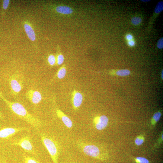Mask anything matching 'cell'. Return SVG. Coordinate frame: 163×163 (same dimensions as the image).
Masks as SVG:
<instances>
[{
    "label": "cell",
    "instance_id": "30bf717a",
    "mask_svg": "<svg viewBox=\"0 0 163 163\" xmlns=\"http://www.w3.org/2000/svg\"><path fill=\"white\" fill-rule=\"evenodd\" d=\"M83 101V96L80 92L75 91L73 95L72 104L74 108L77 109L81 105Z\"/></svg>",
    "mask_w": 163,
    "mask_h": 163
},
{
    "label": "cell",
    "instance_id": "5bb4252c",
    "mask_svg": "<svg viewBox=\"0 0 163 163\" xmlns=\"http://www.w3.org/2000/svg\"><path fill=\"white\" fill-rule=\"evenodd\" d=\"M23 163H41L35 157L24 155L23 158Z\"/></svg>",
    "mask_w": 163,
    "mask_h": 163
},
{
    "label": "cell",
    "instance_id": "83f0119b",
    "mask_svg": "<svg viewBox=\"0 0 163 163\" xmlns=\"http://www.w3.org/2000/svg\"><path fill=\"white\" fill-rule=\"evenodd\" d=\"M3 118V116L1 113H0V118Z\"/></svg>",
    "mask_w": 163,
    "mask_h": 163
},
{
    "label": "cell",
    "instance_id": "f546056e",
    "mask_svg": "<svg viewBox=\"0 0 163 163\" xmlns=\"http://www.w3.org/2000/svg\"><path fill=\"white\" fill-rule=\"evenodd\" d=\"M0 163H5L4 161H1Z\"/></svg>",
    "mask_w": 163,
    "mask_h": 163
},
{
    "label": "cell",
    "instance_id": "4dcf8cb0",
    "mask_svg": "<svg viewBox=\"0 0 163 163\" xmlns=\"http://www.w3.org/2000/svg\"></svg>",
    "mask_w": 163,
    "mask_h": 163
},
{
    "label": "cell",
    "instance_id": "8fae6325",
    "mask_svg": "<svg viewBox=\"0 0 163 163\" xmlns=\"http://www.w3.org/2000/svg\"><path fill=\"white\" fill-rule=\"evenodd\" d=\"M24 28L28 38L31 41H34L36 40V35L31 26L28 24L25 23L24 24Z\"/></svg>",
    "mask_w": 163,
    "mask_h": 163
},
{
    "label": "cell",
    "instance_id": "ac0fdd59",
    "mask_svg": "<svg viewBox=\"0 0 163 163\" xmlns=\"http://www.w3.org/2000/svg\"><path fill=\"white\" fill-rule=\"evenodd\" d=\"M142 22L141 18L139 17H134L131 19V22L134 25L139 24Z\"/></svg>",
    "mask_w": 163,
    "mask_h": 163
},
{
    "label": "cell",
    "instance_id": "4316f807",
    "mask_svg": "<svg viewBox=\"0 0 163 163\" xmlns=\"http://www.w3.org/2000/svg\"><path fill=\"white\" fill-rule=\"evenodd\" d=\"M142 2H149L150 1V0H140Z\"/></svg>",
    "mask_w": 163,
    "mask_h": 163
},
{
    "label": "cell",
    "instance_id": "6da1fadb",
    "mask_svg": "<svg viewBox=\"0 0 163 163\" xmlns=\"http://www.w3.org/2000/svg\"><path fill=\"white\" fill-rule=\"evenodd\" d=\"M0 97L5 102L11 112L16 117L30 124L36 130L39 131L42 122L38 118L29 113L21 104L6 100L0 91Z\"/></svg>",
    "mask_w": 163,
    "mask_h": 163
},
{
    "label": "cell",
    "instance_id": "ba28073f",
    "mask_svg": "<svg viewBox=\"0 0 163 163\" xmlns=\"http://www.w3.org/2000/svg\"><path fill=\"white\" fill-rule=\"evenodd\" d=\"M94 125L98 130H102L107 126L108 122V118L105 115H103L95 117L93 120Z\"/></svg>",
    "mask_w": 163,
    "mask_h": 163
},
{
    "label": "cell",
    "instance_id": "277c9868",
    "mask_svg": "<svg viewBox=\"0 0 163 163\" xmlns=\"http://www.w3.org/2000/svg\"><path fill=\"white\" fill-rule=\"evenodd\" d=\"M11 144L18 146L22 148L27 153L37 156L36 149L29 135H26L21 137L13 139Z\"/></svg>",
    "mask_w": 163,
    "mask_h": 163
},
{
    "label": "cell",
    "instance_id": "9a60e30c",
    "mask_svg": "<svg viewBox=\"0 0 163 163\" xmlns=\"http://www.w3.org/2000/svg\"><path fill=\"white\" fill-rule=\"evenodd\" d=\"M66 70L64 67H61L57 73V76L59 79L63 78L66 75Z\"/></svg>",
    "mask_w": 163,
    "mask_h": 163
},
{
    "label": "cell",
    "instance_id": "f1b7e54d",
    "mask_svg": "<svg viewBox=\"0 0 163 163\" xmlns=\"http://www.w3.org/2000/svg\"><path fill=\"white\" fill-rule=\"evenodd\" d=\"M161 78L162 79L163 78V70H162V71L161 72Z\"/></svg>",
    "mask_w": 163,
    "mask_h": 163
},
{
    "label": "cell",
    "instance_id": "7c38bea8",
    "mask_svg": "<svg viewBox=\"0 0 163 163\" xmlns=\"http://www.w3.org/2000/svg\"><path fill=\"white\" fill-rule=\"evenodd\" d=\"M163 9V1L159 2L156 5L154 11L153 16L151 18L149 24V26H151L153 23L155 18L157 17V16L160 13Z\"/></svg>",
    "mask_w": 163,
    "mask_h": 163
},
{
    "label": "cell",
    "instance_id": "603a6c76",
    "mask_svg": "<svg viewBox=\"0 0 163 163\" xmlns=\"http://www.w3.org/2000/svg\"><path fill=\"white\" fill-rule=\"evenodd\" d=\"M157 46L158 48L161 49L163 48V38H161L158 40L157 43Z\"/></svg>",
    "mask_w": 163,
    "mask_h": 163
},
{
    "label": "cell",
    "instance_id": "484cf974",
    "mask_svg": "<svg viewBox=\"0 0 163 163\" xmlns=\"http://www.w3.org/2000/svg\"><path fill=\"white\" fill-rule=\"evenodd\" d=\"M133 36L130 34H127L126 36V39L129 41L133 39Z\"/></svg>",
    "mask_w": 163,
    "mask_h": 163
},
{
    "label": "cell",
    "instance_id": "4fadbf2b",
    "mask_svg": "<svg viewBox=\"0 0 163 163\" xmlns=\"http://www.w3.org/2000/svg\"><path fill=\"white\" fill-rule=\"evenodd\" d=\"M56 10L58 12L64 14H69L73 12V10L71 8L66 6H58L56 7Z\"/></svg>",
    "mask_w": 163,
    "mask_h": 163
},
{
    "label": "cell",
    "instance_id": "52a82bcc",
    "mask_svg": "<svg viewBox=\"0 0 163 163\" xmlns=\"http://www.w3.org/2000/svg\"><path fill=\"white\" fill-rule=\"evenodd\" d=\"M25 95L28 100L34 105L38 104L42 99L41 93L38 91L32 89L27 90L26 93Z\"/></svg>",
    "mask_w": 163,
    "mask_h": 163
},
{
    "label": "cell",
    "instance_id": "e0dca14e",
    "mask_svg": "<svg viewBox=\"0 0 163 163\" xmlns=\"http://www.w3.org/2000/svg\"><path fill=\"white\" fill-rule=\"evenodd\" d=\"M116 74L120 76H125L129 75L130 73V71L128 69H121L116 72Z\"/></svg>",
    "mask_w": 163,
    "mask_h": 163
},
{
    "label": "cell",
    "instance_id": "9c48e42d",
    "mask_svg": "<svg viewBox=\"0 0 163 163\" xmlns=\"http://www.w3.org/2000/svg\"><path fill=\"white\" fill-rule=\"evenodd\" d=\"M56 113L67 127L69 129L72 128L73 123L71 120L58 107L56 108Z\"/></svg>",
    "mask_w": 163,
    "mask_h": 163
},
{
    "label": "cell",
    "instance_id": "ffe728a7",
    "mask_svg": "<svg viewBox=\"0 0 163 163\" xmlns=\"http://www.w3.org/2000/svg\"><path fill=\"white\" fill-rule=\"evenodd\" d=\"M144 141V138L142 136H138L136 139L135 143L137 145H140L143 143Z\"/></svg>",
    "mask_w": 163,
    "mask_h": 163
},
{
    "label": "cell",
    "instance_id": "cb8c5ba5",
    "mask_svg": "<svg viewBox=\"0 0 163 163\" xmlns=\"http://www.w3.org/2000/svg\"><path fill=\"white\" fill-rule=\"evenodd\" d=\"M10 0H4L3 1L2 3L3 9L4 10H6L9 5Z\"/></svg>",
    "mask_w": 163,
    "mask_h": 163
},
{
    "label": "cell",
    "instance_id": "2e32d148",
    "mask_svg": "<svg viewBox=\"0 0 163 163\" xmlns=\"http://www.w3.org/2000/svg\"><path fill=\"white\" fill-rule=\"evenodd\" d=\"M161 115V113L159 111L155 113L153 116L152 120V123L155 124L159 120Z\"/></svg>",
    "mask_w": 163,
    "mask_h": 163
},
{
    "label": "cell",
    "instance_id": "7402d4cb",
    "mask_svg": "<svg viewBox=\"0 0 163 163\" xmlns=\"http://www.w3.org/2000/svg\"><path fill=\"white\" fill-rule=\"evenodd\" d=\"M64 61V57L63 55L61 54L58 55L57 57V62L58 65L62 64Z\"/></svg>",
    "mask_w": 163,
    "mask_h": 163
},
{
    "label": "cell",
    "instance_id": "8992f818",
    "mask_svg": "<svg viewBox=\"0 0 163 163\" xmlns=\"http://www.w3.org/2000/svg\"><path fill=\"white\" fill-rule=\"evenodd\" d=\"M29 129L25 127H8L0 129V138L9 139L19 132L29 130Z\"/></svg>",
    "mask_w": 163,
    "mask_h": 163
},
{
    "label": "cell",
    "instance_id": "d6986e66",
    "mask_svg": "<svg viewBox=\"0 0 163 163\" xmlns=\"http://www.w3.org/2000/svg\"><path fill=\"white\" fill-rule=\"evenodd\" d=\"M47 60L48 62L50 65L53 66L55 65L56 62V59L55 56L53 55H50L48 57Z\"/></svg>",
    "mask_w": 163,
    "mask_h": 163
},
{
    "label": "cell",
    "instance_id": "3957f363",
    "mask_svg": "<svg viewBox=\"0 0 163 163\" xmlns=\"http://www.w3.org/2000/svg\"><path fill=\"white\" fill-rule=\"evenodd\" d=\"M37 132L42 143L49 152L53 163H58L60 150L58 142L51 136L39 131Z\"/></svg>",
    "mask_w": 163,
    "mask_h": 163
},
{
    "label": "cell",
    "instance_id": "7a4b0ae2",
    "mask_svg": "<svg viewBox=\"0 0 163 163\" xmlns=\"http://www.w3.org/2000/svg\"><path fill=\"white\" fill-rule=\"evenodd\" d=\"M76 144L83 153L91 157L101 160H106L109 157L107 150L95 144L78 140Z\"/></svg>",
    "mask_w": 163,
    "mask_h": 163
},
{
    "label": "cell",
    "instance_id": "5b68a950",
    "mask_svg": "<svg viewBox=\"0 0 163 163\" xmlns=\"http://www.w3.org/2000/svg\"><path fill=\"white\" fill-rule=\"evenodd\" d=\"M24 77L18 73L11 75L9 78V83L11 94L16 97L24 87Z\"/></svg>",
    "mask_w": 163,
    "mask_h": 163
},
{
    "label": "cell",
    "instance_id": "44dd1931",
    "mask_svg": "<svg viewBox=\"0 0 163 163\" xmlns=\"http://www.w3.org/2000/svg\"><path fill=\"white\" fill-rule=\"evenodd\" d=\"M136 160L138 163H149V161L143 157H137L136 158Z\"/></svg>",
    "mask_w": 163,
    "mask_h": 163
},
{
    "label": "cell",
    "instance_id": "d4e9b609",
    "mask_svg": "<svg viewBox=\"0 0 163 163\" xmlns=\"http://www.w3.org/2000/svg\"><path fill=\"white\" fill-rule=\"evenodd\" d=\"M128 44L130 46H133L135 45V43L134 41L131 40L128 42Z\"/></svg>",
    "mask_w": 163,
    "mask_h": 163
}]
</instances>
